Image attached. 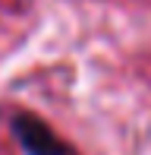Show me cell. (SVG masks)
I'll list each match as a JSON object with an SVG mask.
<instances>
[{"mask_svg": "<svg viewBox=\"0 0 151 155\" xmlns=\"http://www.w3.org/2000/svg\"><path fill=\"white\" fill-rule=\"evenodd\" d=\"M13 133L22 143L25 155H76L72 146L51 130V124H44L41 117L29 114V111H19L13 117Z\"/></svg>", "mask_w": 151, "mask_h": 155, "instance_id": "1", "label": "cell"}]
</instances>
